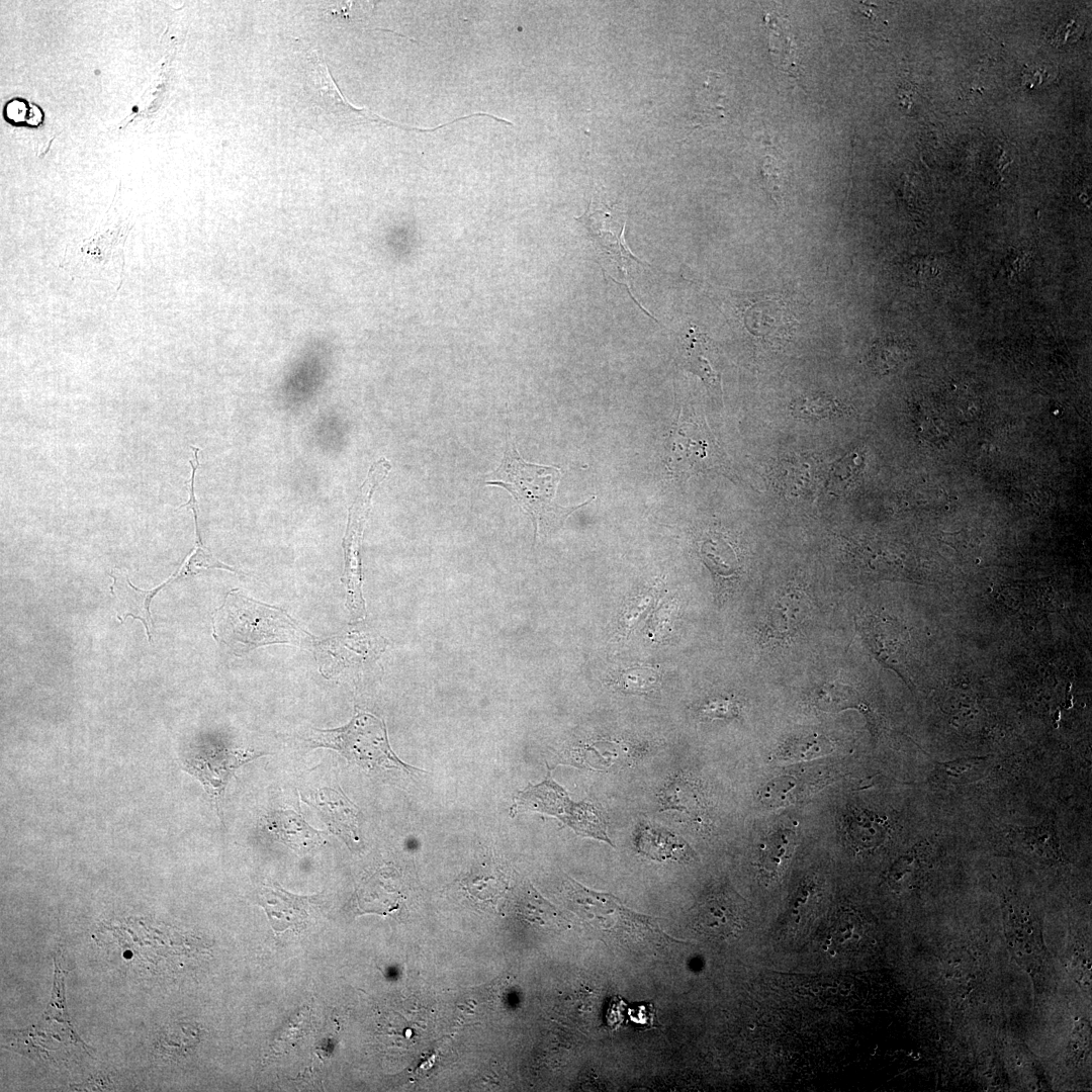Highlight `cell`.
Masks as SVG:
<instances>
[{
  "instance_id": "cell-2",
  "label": "cell",
  "mask_w": 1092,
  "mask_h": 1092,
  "mask_svg": "<svg viewBox=\"0 0 1092 1092\" xmlns=\"http://www.w3.org/2000/svg\"><path fill=\"white\" fill-rule=\"evenodd\" d=\"M561 475L556 466L526 462L508 437L502 463L485 483L504 487L514 496L517 504L531 517L536 539L538 535L557 530L570 514L594 498L569 507L557 504L555 495Z\"/></svg>"
},
{
  "instance_id": "cell-28",
  "label": "cell",
  "mask_w": 1092,
  "mask_h": 1092,
  "mask_svg": "<svg viewBox=\"0 0 1092 1092\" xmlns=\"http://www.w3.org/2000/svg\"><path fill=\"white\" fill-rule=\"evenodd\" d=\"M739 713L736 702L730 699H717L706 703L700 710L704 719H732Z\"/></svg>"
},
{
  "instance_id": "cell-5",
  "label": "cell",
  "mask_w": 1092,
  "mask_h": 1092,
  "mask_svg": "<svg viewBox=\"0 0 1092 1092\" xmlns=\"http://www.w3.org/2000/svg\"><path fill=\"white\" fill-rule=\"evenodd\" d=\"M520 810L554 816L572 828L576 834L613 845L607 833V822L599 807L592 802H573L566 791L553 781L549 767L540 784L529 785L518 793L512 811Z\"/></svg>"
},
{
  "instance_id": "cell-19",
  "label": "cell",
  "mask_w": 1092,
  "mask_h": 1092,
  "mask_svg": "<svg viewBox=\"0 0 1092 1092\" xmlns=\"http://www.w3.org/2000/svg\"><path fill=\"white\" fill-rule=\"evenodd\" d=\"M833 749L834 743L828 737L821 734H808L786 740L777 749L775 756L780 760H811L827 755Z\"/></svg>"
},
{
  "instance_id": "cell-18",
  "label": "cell",
  "mask_w": 1092,
  "mask_h": 1092,
  "mask_svg": "<svg viewBox=\"0 0 1092 1092\" xmlns=\"http://www.w3.org/2000/svg\"><path fill=\"white\" fill-rule=\"evenodd\" d=\"M843 826L848 842L857 851L877 847L885 840L887 833L884 818L854 807L845 813Z\"/></svg>"
},
{
  "instance_id": "cell-6",
  "label": "cell",
  "mask_w": 1092,
  "mask_h": 1092,
  "mask_svg": "<svg viewBox=\"0 0 1092 1092\" xmlns=\"http://www.w3.org/2000/svg\"><path fill=\"white\" fill-rule=\"evenodd\" d=\"M390 468L391 465L385 458L373 463L355 502L349 509L348 525L343 540L345 557L343 582L347 592L346 606L354 620L361 619L365 615L360 557L363 531L370 513L372 495L379 483L385 479Z\"/></svg>"
},
{
  "instance_id": "cell-9",
  "label": "cell",
  "mask_w": 1092,
  "mask_h": 1092,
  "mask_svg": "<svg viewBox=\"0 0 1092 1092\" xmlns=\"http://www.w3.org/2000/svg\"><path fill=\"white\" fill-rule=\"evenodd\" d=\"M316 896H299L282 889L277 883L264 885L258 894L260 905L276 935L286 931L299 933L311 919Z\"/></svg>"
},
{
  "instance_id": "cell-14",
  "label": "cell",
  "mask_w": 1092,
  "mask_h": 1092,
  "mask_svg": "<svg viewBox=\"0 0 1092 1092\" xmlns=\"http://www.w3.org/2000/svg\"><path fill=\"white\" fill-rule=\"evenodd\" d=\"M695 927L710 938L724 939L740 928V917L734 902L725 895H712L697 908Z\"/></svg>"
},
{
  "instance_id": "cell-1",
  "label": "cell",
  "mask_w": 1092,
  "mask_h": 1092,
  "mask_svg": "<svg viewBox=\"0 0 1092 1092\" xmlns=\"http://www.w3.org/2000/svg\"><path fill=\"white\" fill-rule=\"evenodd\" d=\"M566 896L585 927L609 945L628 950H660L673 938L652 917L625 907L608 893L589 890L568 878Z\"/></svg>"
},
{
  "instance_id": "cell-25",
  "label": "cell",
  "mask_w": 1092,
  "mask_h": 1092,
  "mask_svg": "<svg viewBox=\"0 0 1092 1092\" xmlns=\"http://www.w3.org/2000/svg\"><path fill=\"white\" fill-rule=\"evenodd\" d=\"M197 1041V1031L192 1026L175 1024L162 1030L156 1041L158 1053L170 1058L181 1057L185 1052L194 1046Z\"/></svg>"
},
{
  "instance_id": "cell-11",
  "label": "cell",
  "mask_w": 1092,
  "mask_h": 1092,
  "mask_svg": "<svg viewBox=\"0 0 1092 1092\" xmlns=\"http://www.w3.org/2000/svg\"><path fill=\"white\" fill-rule=\"evenodd\" d=\"M809 605V598L802 588L788 586L783 589L768 610L762 637L778 642L794 636L808 617Z\"/></svg>"
},
{
  "instance_id": "cell-15",
  "label": "cell",
  "mask_w": 1092,
  "mask_h": 1092,
  "mask_svg": "<svg viewBox=\"0 0 1092 1092\" xmlns=\"http://www.w3.org/2000/svg\"><path fill=\"white\" fill-rule=\"evenodd\" d=\"M797 844L795 826L781 824L772 828L761 840L758 852V869L766 882H772L785 872Z\"/></svg>"
},
{
  "instance_id": "cell-17",
  "label": "cell",
  "mask_w": 1092,
  "mask_h": 1092,
  "mask_svg": "<svg viewBox=\"0 0 1092 1092\" xmlns=\"http://www.w3.org/2000/svg\"><path fill=\"white\" fill-rule=\"evenodd\" d=\"M684 364L700 376L715 394H721V374L708 357L712 352L710 340L697 327H691L682 340Z\"/></svg>"
},
{
  "instance_id": "cell-12",
  "label": "cell",
  "mask_w": 1092,
  "mask_h": 1092,
  "mask_svg": "<svg viewBox=\"0 0 1092 1092\" xmlns=\"http://www.w3.org/2000/svg\"><path fill=\"white\" fill-rule=\"evenodd\" d=\"M265 826L274 839L296 851H309L325 842V832L310 827L301 814L293 810L268 813Z\"/></svg>"
},
{
  "instance_id": "cell-23",
  "label": "cell",
  "mask_w": 1092,
  "mask_h": 1092,
  "mask_svg": "<svg viewBox=\"0 0 1092 1092\" xmlns=\"http://www.w3.org/2000/svg\"><path fill=\"white\" fill-rule=\"evenodd\" d=\"M193 517L196 532L195 548L187 556L178 571L166 581L167 584L174 580L197 574L202 569L218 568L239 573V570L218 560L203 546L198 528V515Z\"/></svg>"
},
{
  "instance_id": "cell-24",
  "label": "cell",
  "mask_w": 1092,
  "mask_h": 1092,
  "mask_svg": "<svg viewBox=\"0 0 1092 1092\" xmlns=\"http://www.w3.org/2000/svg\"><path fill=\"white\" fill-rule=\"evenodd\" d=\"M812 704L824 712H839L858 705L855 692L837 681L819 687L812 696Z\"/></svg>"
},
{
  "instance_id": "cell-8",
  "label": "cell",
  "mask_w": 1092,
  "mask_h": 1092,
  "mask_svg": "<svg viewBox=\"0 0 1092 1092\" xmlns=\"http://www.w3.org/2000/svg\"><path fill=\"white\" fill-rule=\"evenodd\" d=\"M580 220L589 231L599 257L604 258L607 265H612L621 273L623 284L633 297L628 283L631 281L629 269L633 262L645 263L636 258L625 244V213L617 207L602 205L597 209H589V212L585 213Z\"/></svg>"
},
{
  "instance_id": "cell-20",
  "label": "cell",
  "mask_w": 1092,
  "mask_h": 1092,
  "mask_svg": "<svg viewBox=\"0 0 1092 1092\" xmlns=\"http://www.w3.org/2000/svg\"><path fill=\"white\" fill-rule=\"evenodd\" d=\"M811 784L801 777L786 775L769 781L759 793L760 802L768 807H781L804 799Z\"/></svg>"
},
{
  "instance_id": "cell-10",
  "label": "cell",
  "mask_w": 1092,
  "mask_h": 1092,
  "mask_svg": "<svg viewBox=\"0 0 1092 1092\" xmlns=\"http://www.w3.org/2000/svg\"><path fill=\"white\" fill-rule=\"evenodd\" d=\"M302 799L317 810L330 830L340 836L350 848L359 844L360 810L341 790L322 788Z\"/></svg>"
},
{
  "instance_id": "cell-13",
  "label": "cell",
  "mask_w": 1092,
  "mask_h": 1092,
  "mask_svg": "<svg viewBox=\"0 0 1092 1092\" xmlns=\"http://www.w3.org/2000/svg\"><path fill=\"white\" fill-rule=\"evenodd\" d=\"M634 841L637 850L653 860L688 861L694 857L692 848L681 837L648 822L638 824Z\"/></svg>"
},
{
  "instance_id": "cell-27",
  "label": "cell",
  "mask_w": 1092,
  "mask_h": 1092,
  "mask_svg": "<svg viewBox=\"0 0 1092 1092\" xmlns=\"http://www.w3.org/2000/svg\"><path fill=\"white\" fill-rule=\"evenodd\" d=\"M630 671L621 676V685L625 691L647 693L652 691L658 681L654 670L638 669Z\"/></svg>"
},
{
  "instance_id": "cell-21",
  "label": "cell",
  "mask_w": 1092,
  "mask_h": 1092,
  "mask_svg": "<svg viewBox=\"0 0 1092 1092\" xmlns=\"http://www.w3.org/2000/svg\"><path fill=\"white\" fill-rule=\"evenodd\" d=\"M659 804L662 810H677L689 814H697L701 808V800L695 786L688 780L676 777L668 781L659 795Z\"/></svg>"
},
{
  "instance_id": "cell-16",
  "label": "cell",
  "mask_w": 1092,
  "mask_h": 1092,
  "mask_svg": "<svg viewBox=\"0 0 1092 1092\" xmlns=\"http://www.w3.org/2000/svg\"><path fill=\"white\" fill-rule=\"evenodd\" d=\"M113 577V584L111 585V593L118 601L117 606L121 611V615L117 618L123 622L128 616L134 619H139L143 622L149 640L151 641V627L153 625L150 603L152 598L164 586V582L160 586L152 590H142L133 586L127 574L120 569L113 570L111 572Z\"/></svg>"
},
{
  "instance_id": "cell-29",
  "label": "cell",
  "mask_w": 1092,
  "mask_h": 1092,
  "mask_svg": "<svg viewBox=\"0 0 1092 1092\" xmlns=\"http://www.w3.org/2000/svg\"><path fill=\"white\" fill-rule=\"evenodd\" d=\"M132 110L138 111V107L136 106L132 107Z\"/></svg>"
},
{
  "instance_id": "cell-22",
  "label": "cell",
  "mask_w": 1092,
  "mask_h": 1092,
  "mask_svg": "<svg viewBox=\"0 0 1092 1092\" xmlns=\"http://www.w3.org/2000/svg\"><path fill=\"white\" fill-rule=\"evenodd\" d=\"M790 408L794 417L811 420L835 418L845 412L841 402L824 393L802 395L793 400Z\"/></svg>"
},
{
  "instance_id": "cell-3",
  "label": "cell",
  "mask_w": 1092,
  "mask_h": 1092,
  "mask_svg": "<svg viewBox=\"0 0 1092 1092\" xmlns=\"http://www.w3.org/2000/svg\"><path fill=\"white\" fill-rule=\"evenodd\" d=\"M215 637L236 653H247L271 644L299 645L312 636L281 608L269 606L238 590L228 594L215 611Z\"/></svg>"
},
{
  "instance_id": "cell-4",
  "label": "cell",
  "mask_w": 1092,
  "mask_h": 1092,
  "mask_svg": "<svg viewBox=\"0 0 1092 1092\" xmlns=\"http://www.w3.org/2000/svg\"><path fill=\"white\" fill-rule=\"evenodd\" d=\"M306 742L312 748L336 750L364 770L396 768L408 774L423 771L403 762L393 752L382 719L357 708L348 724L334 729H313Z\"/></svg>"
},
{
  "instance_id": "cell-7",
  "label": "cell",
  "mask_w": 1092,
  "mask_h": 1092,
  "mask_svg": "<svg viewBox=\"0 0 1092 1092\" xmlns=\"http://www.w3.org/2000/svg\"><path fill=\"white\" fill-rule=\"evenodd\" d=\"M264 754L261 751L206 742L190 749L182 763L183 768L202 784L218 816L222 818L221 807L230 779L243 764Z\"/></svg>"
},
{
  "instance_id": "cell-26",
  "label": "cell",
  "mask_w": 1092,
  "mask_h": 1092,
  "mask_svg": "<svg viewBox=\"0 0 1092 1092\" xmlns=\"http://www.w3.org/2000/svg\"><path fill=\"white\" fill-rule=\"evenodd\" d=\"M909 353L907 345L896 338L878 340L871 352L874 367L886 372L901 363Z\"/></svg>"
}]
</instances>
